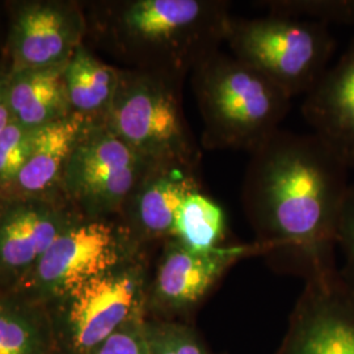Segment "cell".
Instances as JSON below:
<instances>
[{
	"mask_svg": "<svg viewBox=\"0 0 354 354\" xmlns=\"http://www.w3.org/2000/svg\"><path fill=\"white\" fill-rule=\"evenodd\" d=\"M250 155L241 203L257 243L306 279L335 274L333 251L351 185L349 168L313 133L282 129Z\"/></svg>",
	"mask_w": 354,
	"mask_h": 354,
	"instance_id": "1",
	"label": "cell"
},
{
	"mask_svg": "<svg viewBox=\"0 0 354 354\" xmlns=\"http://www.w3.org/2000/svg\"><path fill=\"white\" fill-rule=\"evenodd\" d=\"M225 0H133L109 6L102 26L117 51L142 71L185 80L225 42Z\"/></svg>",
	"mask_w": 354,
	"mask_h": 354,
	"instance_id": "2",
	"label": "cell"
},
{
	"mask_svg": "<svg viewBox=\"0 0 354 354\" xmlns=\"http://www.w3.org/2000/svg\"><path fill=\"white\" fill-rule=\"evenodd\" d=\"M205 150L257 149L279 129L291 97L232 54L214 51L190 74Z\"/></svg>",
	"mask_w": 354,
	"mask_h": 354,
	"instance_id": "3",
	"label": "cell"
},
{
	"mask_svg": "<svg viewBox=\"0 0 354 354\" xmlns=\"http://www.w3.org/2000/svg\"><path fill=\"white\" fill-rule=\"evenodd\" d=\"M183 84L165 74L122 71L105 125L150 165L200 168L203 152L184 114Z\"/></svg>",
	"mask_w": 354,
	"mask_h": 354,
	"instance_id": "4",
	"label": "cell"
},
{
	"mask_svg": "<svg viewBox=\"0 0 354 354\" xmlns=\"http://www.w3.org/2000/svg\"><path fill=\"white\" fill-rule=\"evenodd\" d=\"M225 42L231 54L266 75L291 99L307 95L327 71L336 49L328 26L268 13L230 17Z\"/></svg>",
	"mask_w": 354,
	"mask_h": 354,
	"instance_id": "5",
	"label": "cell"
},
{
	"mask_svg": "<svg viewBox=\"0 0 354 354\" xmlns=\"http://www.w3.org/2000/svg\"><path fill=\"white\" fill-rule=\"evenodd\" d=\"M151 165L104 121H93L76 142L62 184L86 218H118Z\"/></svg>",
	"mask_w": 354,
	"mask_h": 354,
	"instance_id": "6",
	"label": "cell"
},
{
	"mask_svg": "<svg viewBox=\"0 0 354 354\" xmlns=\"http://www.w3.org/2000/svg\"><path fill=\"white\" fill-rule=\"evenodd\" d=\"M140 245L120 221H76L32 270L35 283L39 291L68 297L91 279L136 256Z\"/></svg>",
	"mask_w": 354,
	"mask_h": 354,
	"instance_id": "7",
	"label": "cell"
},
{
	"mask_svg": "<svg viewBox=\"0 0 354 354\" xmlns=\"http://www.w3.org/2000/svg\"><path fill=\"white\" fill-rule=\"evenodd\" d=\"M146 268L138 253L68 295V324L76 349L91 352L133 320L146 298Z\"/></svg>",
	"mask_w": 354,
	"mask_h": 354,
	"instance_id": "8",
	"label": "cell"
},
{
	"mask_svg": "<svg viewBox=\"0 0 354 354\" xmlns=\"http://www.w3.org/2000/svg\"><path fill=\"white\" fill-rule=\"evenodd\" d=\"M163 252L149 288L152 304L165 313H189L201 304L218 281L244 256L266 253L260 243L222 245L212 252H194L176 239L163 241Z\"/></svg>",
	"mask_w": 354,
	"mask_h": 354,
	"instance_id": "9",
	"label": "cell"
},
{
	"mask_svg": "<svg viewBox=\"0 0 354 354\" xmlns=\"http://www.w3.org/2000/svg\"><path fill=\"white\" fill-rule=\"evenodd\" d=\"M281 354H354V294L339 270L307 279Z\"/></svg>",
	"mask_w": 354,
	"mask_h": 354,
	"instance_id": "10",
	"label": "cell"
},
{
	"mask_svg": "<svg viewBox=\"0 0 354 354\" xmlns=\"http://www.w3.org/2000/svg\"><path fill=\"white\" fill-rule=\"evenodd\" d=\"M201 189L200 168L177 163L152 165L118 221L140 244L168 241L183 203L192 193Z\"/></svg>",
	"mask_w": 354,
	"mask_h": 354,
	"instance_id": "11",
	"label": "cell"
},
{
	"mask_svg": "<svg viewBox=\"0 0 354 354\" xmlns=\"http://www.w3.org/2000/svg\"><path fill=\"white\" fill-rule=\"evenodd\" d=\"M301 111L313 134L354 168V37L304 96Z\"/></svg>",
	"mask_w": 354,
	"mask_h": 354,
	"instance_id": "12",
	"label": "cell"
},
{
	"mask_svg": "<svg viewBox=\"0 0 354 354\" xmlns=\"http://www.w3.org/2000/svg\"><path fill=\"white\" fill-rule=\"evenodd\" d=\"M75 222L39 197L4 205L0 210V273L16 277L33 270L51 244Z\"/></svg>",
	"mask_w": 354,
	"mask_h": 354,
	"instance_id": "13",
	"label": "cell"
},
{
	"mask_svg": "<svg viewBox=\"0 0 354 354\" xmlns=\"http://www.w3.org/2000/svg\"><path fill=\"white\" fill-rule=\"evenodd\" d=\"M82 35V17L62 4L26 6L13 24V71L66 64L80 46Z\"/></svg>",
	"mask_w": 354,
	"mask_h": 354,
	"instance_id": "14",
	"label": "cell"
},
{
	"mask_svg": "<svg viewBox=\"0 0 354 354\" xmlns=\"http://www.w3.org/2000/svg\"><path fill=\"white\" fill-rule=\"evenodd\" d=\"M93 121L97 120L71 112L36 129L32 151L15 188L26 197H37L62 181L64 167L76 142Z\"/></svg>",
	"mask_w": 354,
	"mask_h": 354,
	"instance_id": "15",
	"label": "cell"
},
{
	"mask_svg": "<svg viewBox=\"0 0 354 354\" xmlns=\"http://www.w3.org/2000/svg\"><path fill=\"white\" fill-rule=\"evenodd\" d=\"M66 64L17 70L8 76L13 121L35 130L71 113L64 80Z\"/></svg>",
	"mask_w": 354,
	"mask_h": 354,
	"instance_id": "16",
	"label": "cell"
},
{
	"mask_svg": "<svg viewBox=\"0 0 354 354\" xmlns=\"http://www.w3.org/2000/svg\"><path fill=\"white\" fill-rule=\"evenodd\" d=\"M122 71L104 64L79 46L64 66V80L71 109L104 121L120 87Z\"/></svg>",
	"mask_w": 354,
	"mask_h": 354,
	"instance_id": "17",
	"label": "cell"
},
{
	"mask_svg": "<svg viewBox=\"0 0 354 354\" xmlns=\"http://www.w3.org/2000/svg\"><path fill=\"white\" fill-rule=\"evenodd\" d=\"M226 214L203 189L192 193L177 214L172 238L194 252H212L223 245Z\"/></svg>",
	"mask_w": 354,
	"mask_h": 354,
	"instance_id": "18",
	"label": "cell"
},
{
	"mask_svg": "<svg viewBox=\"0 0 354 354\" xmlns=\"http://www.w3.org/2000/svg\"><path fill=\"white\" fill-rule=\"evenodd\" d=\"M268 13L314 21L323 26H354V0H263Z\"/></svg>",
	"mask_w": 354,
	"mask_h": 354,
	"instance_id": "19",
	"label": "cell"
},
{
	"mask_svg": "<svg viewBox=\"0 0 354 354\" xmlns=\"http://www.w3.org/2000/svg\"><path fill=\"white\" fill-rule=\"evenodd\" d=\"M35 130L12 121L0 133V192L16 187L32 151Z\"/></svg>",
	"mask_w": 354,
	"mask_h": 354,
	"instance_id": "20",
	"label": "cell"
},
{
	"mask_svg": "<svg viewBox=\"0 0 354 354\" xmlns=\"http://www.w3.org/2000/svg\"><path fill=\"white\" fill-rule=\"evenodd\" d=\"M41 330L12 308L0 307V354H42Z\"/></svg>",
	"mask_w": 354,
	"mask_h": 354,
	"instance_id": "21",
	"label": "cell"
},
{
	"mask_svg": "<svg viewBox=\"0 0 354 354\" xmlns=\"http://www.w3.org/2000/svg\"><path fill=\"white\" fill-rule=\"evenodd\" d=\"M145 336L150 354H207L196 335L181 326L146 329Z\"/></svg>",
	"mask_w": 354,
	"mask_h": 354,
	"instance_id": "22",
	"label": "cell"
},
{
	"mask_svg": "<svg viewBox=\"0 0 354 354\" xmlns=\"http://www.w3.org/2000/svg\"><path fill=\"white\" fill-rule=\"evenodd\" d=\"M336 247H340L344 266L339 270L345 286L354 294V184L346 190L337 223Z\"/></svg>",
	"mask_w": 354,
	"mask_h": 354,
	"instance_id": "23",
	"label": "cell"
},
{
	"mask_svg": "<svg viewBox=\"0 0 354 354\" xmlns=\"http://www.w3.org/2000/svg\"><path fill=\"white\" fill-rule=\"evenodd\" d=\"M95 354H150L145 332L125 324L93 351Z\"/></svg>",
	"mask_w": 354,
	"mask_h": 354,
	"instance_id": "24",
	"label": "cell"
},
{
	"mask_svg": "<svg viewBox=\"0 0 354 354\" xmlns=\"http://www.w3.org/2000/svg\"><path fill=\"white\" fill-rule=\"evenodd\" d=\"M12 121V113L8 102V77L0 75V133Z\"/></svg>",
	"mask_w": 354,
	"mask_h": 354,
	"instance_id": "25",
	"label": "cell"
}]
</instances>
